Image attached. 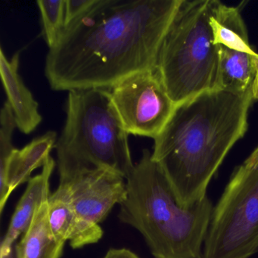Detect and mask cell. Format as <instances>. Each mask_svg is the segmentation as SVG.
<instances>
[{
  "mask_svg": "<svg viewBox=\"0 0 258 258\" xmlns=\"http://www.w3.org/2000/svg\"><path fill=\"white\" fill-rule=\"evenodd\" d=\"M258 252V165L235 167L213 209L202 258H250Z\"/></svg>",
  "mask_w": 258,
  "mask_h": 258,
  "instance_id": "8992f818",
  "label": "cell"
},
{
  "mask_svg": "<svg viewBox=\"0 0 258 258\" xmlns=\"http://www.w3.org/2000/svg\"><path fill=\"white\" fill-rule=\"evenodd\" d=\"M99 0H66L64 28L88 13Z\"/></svg>",
  "mask_w": 258,
  "mask_h": 258,
  "instance_id": "ac0fdd59",
  "label": "cell"
},
{
  "mask_svg": "<svg viewBox=\"0 0 258 258\" xmlns=\"http://www.w3.org/2000/svg\"><path fill=\"white\" fill-rule=\"evenodd\" d=\"M126 180L119 220L141 233L154 258H202L214 209L209 198L182 207L148 149Z\"/></svg>",
  "mask_w": 258,
  "mask_h": 258,
  "instance_id": "3957f363",
  "label": "cell"
},
{
  "mask_svg": "<svg viewBox=\"0 0 258 258\" xmlns=\"http://www.w3.org/2000/svg\"><path fill=\"white\" fill-rule=\"evenodd\" d=\"M217 90L258 100V53L218 46Z\"/></svg>",
  "mask_w": 258,
  "mask_h": 258,
  "instance_id": "7c38bea8",
  "label": "cell"
},
{
  "mask_svg": "<svg viewBox=\"0 0 258 258\" xmlns=\"http://www.w3.org/2000/svg\"><path fill=\"white\" fill-rule=\"evenodd\" d=\"M128 137L110 90H71L66 123L55 147L59 178L82 170L105 169L126 179L135 165Z\"/></svg>",
  "mask_w": 258,
  "mask_h": 258,
  "instance_id": "277c9868",
  "label": "cell"
},
{
  "mask_svg": "<svg viewBox=\"0 0 258 258\" xmlns=\"http://www.w3.org/2000/svg\"><path fill=\"white\" fill-rule=\"evenodd\" d=\"M48 219L55 241L64 245L75 229L76 216L64 188L58 186L48 200Z\"/></svg>",
  "mask_w": 258,
  "mask_h": 258,
  "instance_id": "9a60e30c",
  "label": "cell"
},
{
  "mask_svg": "<svg viewBox=\"0 0 258 258\" xmlns=\"http://www.w3.org/2000/svg\"><path fill=\"white\" fill-rule=\"evenodd\" d=\"M254 102L250 96L212 90L176 105L154 140L152 157L182 207L192 206L207 196L223 160L245 135Z\"/></svg>",
  "mask_w": 258,
  "mask_h": 258,
  "instance_id": "7a4b0ae2",
  "label": "cell"
},
{
  "mask_svg": "<svg viewBox=\"0 0 258 258\" xmlns=\"http://www.w3.org/2000/svg\"><path fill=\"white\" fill-rule=\"evenodd\" d=\"M55 167V161L49 156L40 174L31 177L12 217L7 235L1 245V254L13 252L16 240L23 235L31 226L40 207L50 197L49 180Z\"/></svg>",
  "mask_w": 258,
  "mask_h": 258,
  "instance_id": "8fae6325",
  "label": "cell"
},
{
  "mask_svg": "<svg viewBox=\"0 0 258 258\" xmlns=\"http://www.w3.org/2000/svg\"><path fill=\"white\" fill-rule=\"evenodd\" d=\"M16 127L14 114L7 101L0 112V177L5 174L9 160L16 149L13 143V133Z\"/></svg>",
  "mask_w": 258,
  "mask_h": 258,
  "instance_id": "e0dca14e",
  "label": "cell"
},
{
  "mask_svg": "<svg viewBox=\"0 0 258 258\" xmlns=\"http://www.w3.org/2000/svg\"><path fill=\"white\" fill-rule=\"evenodd\" d=\"M210 21L216 46L245 52L254 50L249 43L247 27L239 7H229L212 0Z\"/></svg>",
  "mask_w": 258,
  "mask_h": 258,
  "instance_id": "4fadbf2b",
  "label": "cell"
},
{
  "mask_svg": "<svg viewBox=\"0 0 258 258\" xmlns=\"http://www.w3.org/2000/svg\"><path fill=\"white\" fill-rule=\"evenodd\" d=\"M182 0H99L49 49L45 75L55 91L105 89L156 69Z\"/></svg>",
  "mask_w": 258,
  "mask_h": 258,
  "instance_id": "6da1fadb",
  "label": "cell"
},
{
  "mask_svg": "<svg viewBox=\"0 0 258 258\" xmlns=\"http://www.w3.org/2000/svg\"><path fill=\"white\" fill-rule=\"evenodd\" d=\"M117 115L129 135L155 140L174 113L157 69L132 75L110 89Z\"/></svg>",
  "mask_w": 258,
  "mask_h": 258,
  "instance_id": "ba28073f",
  "label": "cell"
},
{
  "mask_svg": "<svg viewBox=\"0 0 258 258\" xmlns=\"http://www.w3.org/2000/svg\"><path fill=\"white\" fill-rule=\"evenodd\" d=\"M64 247L55 241L51 232L47 202L40 207L16 246V258H60Z\"/></svg>",
  "mask_w": 258,
  "mask_h": 258,
  "instance_id": "5bb4252c",
  "label": "cell"
},
{
  "mask_svg": "<svg viewBox=\"0 0 258 258\" xmlns=\"http://www.w3.org/2000/svg\"><path fill=\"white\" fill-rule=\"evenodd\" d=\"M76 216L75 229L69 242L74 249L96 244L103 236L100 223L126 193V180L115 172L94 169L59 178Z\"/></svg>",
  "mask_w": 258,
  "mask_h": 258,
  "instance_id": "52a82bcc",
  "label": "cell"
},
{
  "mask_svg": "<svg viewBox=\"0 0 258 258\" xmlns=\"http://www.w3.org/2000/svg\"><path fill=\"white\" fill-rule=\"evenodd\" d=\"M211 12L212 0H182L161 43L156 69L176 105L217 90L219 49Z\"/></svg>",
  "mask_w": 258,
  "mask_h": 258,
  "instance_id": "5b68a950",
  "label": "cell"
},
{
  "mask_svg": "<svg viewBox=\"0 0 258 258\" xmlns=\"http://www.w3.org/2000/svg\"><path fill=\"white\" fill-rule=\"evenodd\" d=\"M242 164L247 167H253L258 165V146Z\"/></svg>",
  "mask_w": 258,
  "mask_h": 258,
  "instance_id": "ffe728a7",
  "label": "cell"
},
{
  "mask_svg": "<svg viewBox=\"0 0 258 258\" xmlns=\"http://www.w3.org/2000/svg\"><path fill=\"white\" fill-rule=\"evenodd\" d=\"M19 58L20 55L17 52L8 59L1 48L0 75L17 128L23 134H30L38 127L43 117L39 111L38 102L19 74Z\"/></svg>",
  "mask_w": 258,
  "mask_h": 258,
  "instance_id": "30bf717a",
  "label": "cell"
},
{
  "mask_svg": "<svg viewBox=\"0 0 258 258\" xmlns=\"http://www.w3.org/2000/svg\"><path fill=\"white\" fill-rule=\"evenodd\" d=\"M102 258H140L137 253L127 248H111Z\"/></svg>",
  "mask_w": 258,
  "mask_h": 258,
  "instance_id": "d6986e66",
  "label": "cell"
},
{
  "mask_svg": "<svg viewBox=\"0 0 258 258\" xmlns=\"http://www.w3.org/2000/svg\"><path fill=\"white\" fill-rule=\"evenodd\" d=\"M58 136L55 131L34 139L21 149H16L12 154L7 164L5 174L0 177V212L4 208L12 193L19 185L31 179V173L43 167L50 152L55 149Z\"/></svg>",
  "mask_w": 258,
  "mask_h": 258,
  "instance_id": "9c48e42d",
  "label": "cell"
},
{
  "mask_svg": "<svg viewBox=\"0 0 258 258\" xmlns=\"http://www.w3.org/2000/svg\"><path fill=\"white\" fill-rule=\"evenodd\" d=\"M37 4L41 18L43 38L50 49L58 43L66 27V0H40Z\"/></svg>",
  "mask_w": 258,
  "mask_h": 258,
  "instance_id": "2e32d148",
  "label": "cell"
}]
</instances>
